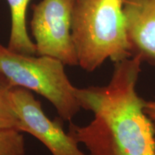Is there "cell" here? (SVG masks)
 Returning a JSON list of instances; mask_svg holds the SVG:
<instances>
[{
    "label": "cell",
    "mask_w": 155,
    "mask_h": 155,
    "mask_svg": "<svg viewBox=\"0 0 155 155\" xmlns=\"http://www.w3.org/2000/svg\"><path fill=\"white\" fill-rule=\"evenodd\" d=\"M144 111L152 122L155 134V99L145 102Z\"/></svg>",
    "instance_id": "30bf717a"
},
{
    "label": "cell",
    "mask_w": 155,
    "mask_h": 155,
    "mask_svg": "<svg viewBox=\"0 0 155 155\" xmlns=\"http://www.w3.org/2000/svg\"><path fill=\"white\" fill-rule=\"evenodd\" d=\"M124 0H75L71 35L78 65L93 72L107 59L132 57L127 39Z\"/></svg>",
    "instance_id": "7a4b0ae2"
},
{
    "label": "cell",
    "mask_w": 155,
    "mask_h": 155,
    "mask_svg": "<svg viewBox=\"0 0 155 155\" xmlns=\"http://www.w3.org/2000/svg\"><path fill=\"white\" fill-rule=\"evenodd\" d=\"M75 0H42L32 5L31 31L37 55L49 56L65 65H78L71 35Z\"/></svg>",
    "instance_id": "277c9868"
},
{
    "label": "cell",
    "mask_w": 155,
    "mask_h": 155,
    "mask_svg": "<svg viewBox=\"0 0 155 155\" xmlns=\"http://www.w3.org/2000/svg\"><path fill=\"white\" fill-rule=\"evenodd\" d=\"M140 56L114 63L106 86L76 88L81 108L94 118L85 127L71 123L68 134L88 149V155H155V134L144 111L146 101L137 84L141 71Z\"/></svg>",
    "instance_id": "6da1fadb"
},
{
    "label": "cell",
    "mask_w": 155,
    "mask_h": 155,
    "mask_svg": "<svg viewBox=\"0 0 155 155\" xmlns=\"http://www.w3.org/2000/svg\"><path fill=\"white\" fill-rule=\"evenodd\" d=\"M123 9L131 55L155 65V0H124Z\"/></svg>",
    "instance_id": "8992f818"
},
{
    "label": "cell",
    "mask_w": 155,
    "mask_h": 155,
    "mask_svg": "<svg viewBox=\"0 0 155 155\" xmlns=\"http://www.w3.org/2000/svg\"><path fill=\"white\" fill-rule=\"evenodd\" d=\"M10 89L6 81L0 77V129L15 128L19 130V120L9 98Z\"/></svg>",
    "instance_id": "9c48e42d"
},
{
    "label": "cell",
    "mask_w": 155,
    "mask_h": 155,
    "mask_svg": "<svg viewBox=\"0 0 155 155\" xmlns=\"http://www.w3.org/2000/svg\"><path fill=\"white\" fill-rule=\"evenodd\" d=\"M25 139L15 128L0 129V155H25Z\"/></svg>",
    "instance_id": "ba28073f"
},
{
    "label": "cell",
    "mask_w": 155,
    "mask_h": 155,
    "mask_svg": "<svg viewBox=\"0 0 155 155\" xmlns=\"http://www.w3.org/2000/svg\"><path fill=\"white\" fill-rule=\"evenodd\" d=\"M11 13V32L7 48L24 55H37L36 45L28 35L26 12L30 0H7Z\"/></svg>",
    "instance_id": "52a82bcc"
},
{
    "label": "cell",
    "mask_w": 155,
    "mask_h": 155,
    "mask_svg": "<svg viewBox=\"0 0 155 155\" xmlns=\"http://www.w3.org/2000/svg\"><path fill=\"white\" fill-rule=\"evenodd\" d=\"M12 106L19 122V130L40 141L53 155H86L78 143L64 131L59 119L50 120L31 91L20 87L9 90Z\"/></svg>",
    "instance_id": "5b68a950"
},
{
    "label": "cell",
    "mask_w": 155,
    "mask_h": 155,
    "mask_svg": "<svg viewBox=\"0 0 155 155\" xmlns=\"http://www.w3.org/2000/svg\"><path fill=\"white\" fill-rule=\"evenodd\" d=\"M0 77L11 88L20 87L41 95L64 121H71L80 111L77 88L65 73V65L56 58L15 53L0 43Z\"/></svg>",
    "instance_id": "3957f363"
}]
</instances>
